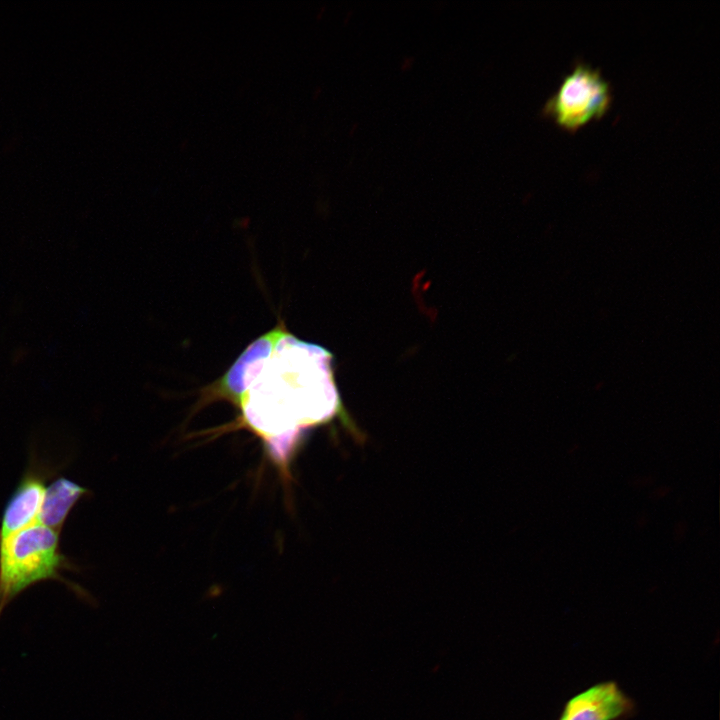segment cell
Here are the masks:
<instances>
[{
    "label": "cell",
    "instance_id": "3",
    "mask_svg": "<svg viewBox=\"0 0 720 720\" xmlns=\"http://www.w3.org/2000/svg\"><path fill=\"white\" fill-rule=\"evenodd\" d=\"M611 104V86L600 70L578 62L546 101L542 114L561 129L576 132L604 117Z\"/></svg>",
    "mask_w": 720,
    "mask_h": 720
},
{
    "label": "cell",
    "instance_id": "6",
    "mask_svg": "<svg viewBox=\"0 0 720 720\" xmlns=\"http://www.w3.org/2000/svg\"><path fill=\"white\" fill-rule=\"evenodd\" d=\"M88 494V489L61 476L46 486L37 523L61 533L64 523L76 503Z\"/></svg>",
    "mask_w": 720,
    "mask_h": 720
},
{
    "label": "cell",
    "instance_id": "4",
    "mask_svg": "<svg viewBox=\"0 0 720 720\" xmlns=\"http://www.w3.org/2000/svg\"><path fill=\"white\" fill-rule=\"evenodd\" d=\"M48 470L33 461L10 495L0 519V543L37 523Z\"/></svg>",
    "mask_w": 720,
    "mask_h": 720
},
{
    "label": "cell",
    "instance_id": "5",
    "mask_svg": "<svg viewBox=\"0 0 720 720\" xmlns=\"http://www.w3.org/2000/svg\"><path fill=\"white\" fill-rule=\"evenodd\" d=\"M630 707V701L614 682H604L569 700L559 720H615Z\"/></svg>",
    "mask_w": 720,
    "mask_h": 720
},
{
    "label": "cell",
    "instance_id": "1",
    "mask_svg": "<svg viewBox=\"0 0 720 720\" xmlns=\"http://www.w3.org/2000/svg\"><path fill=\"white\" fill-rule=\"evenodd\" d=\"M218 392L279 466L287 465L301 431L330 419L339 405L330 353L280 324L244 350Z\"/></svg>",
    "mask_w": 720,
    "mask_h": 720
},
{
    "label": "cell",
    "instance_id": "7",
    "mask_svg": "<svg viewBox=\"0 0 720 720\" xmlns=\"http://www.w3.org/2000/svg\"><path fill=\"white\" fill-rule=\"evenodd\" d=\"M412 64H413V58H412V57H407V58H405V59L403 60L402 65H401V68H402L403 70H407V69H409V68L412 66Z\"/></svg>",
    "mask_w": 720,
    "mask_h": 720
},
{
    "label": "cell",
    "instance_id": "2",
    "mask_svg": "<svg viewBox=\"0 0 720 720\" xmlns=\"http://www.w3.org/2000/svg\"><path fill=\"white\" fill-rule=\"evenodd\" d=\"M61 552L60 533L35 523L0 543V616L5 607L28 587L44 580H59L81 592L62 577L73 570Z\"/></svg>",
    "mask_w": 720,
    "mask_h": 720
}]
</instances>
